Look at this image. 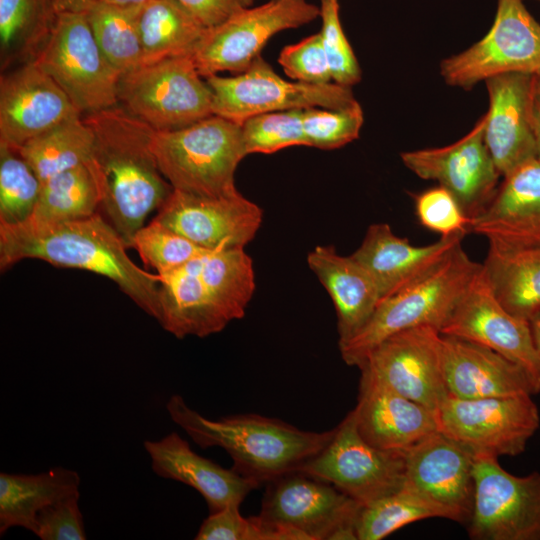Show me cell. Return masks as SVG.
Instances as JSON below:
<instances>
[{
    "instance_id": "1",
    "label": "cell",
    "mask_w": 540,
    "mask_h": 540,
    "mask_svg": "<svg viewBox=\"0 0 540 540\" xmlns=\"http://www.w3.org/2000/svg\"><path fill=\"white\" fill-rule=\"evenodd\" d=\"M83 120L93 134L87 166L97 186L99 207L130 248L147 216L173 190L152 151L155 130L118 106L87 114Z\"/></svg>"
},
{
    "instance_id": "2",
    "label": "cell",
    "mask_w": 540,
    "mask_h": 540,
    "mask_svg": "<svg viewBox=\"0 0 540 540\" xmlns=\"http://www.w3.org/2000/svg\"><path fill=\"white\" fill-rule=\"evenodd\" d=\"M122 237L101 214L62 223L0 224L2 271L24 259L76 268L104 276L157 320L159 279L138 267L127 255Z\"/></svg>"
},
{
    "instance_id": "3",
    "label": "cell",
    "mask_w": 540,
    "mask_h": 540,
    "mask_svg": "<svg viewBox=\"0 0 540 540\" xmlns=\"http://www.w3.org/2000/svg\"><path fill=\"white\" fill-rule=\"evenodd\" d=\"M172 421L201 448L220 447L233 460V470L259 485L293 471L319 453L334 429L300 430L280 419L256 414L208 419L175 394L166 404Z\"/></svg>"
},
{
    "instance_id": "4",
    "label": "cell",
    "mask_w": 540,
    "mask_h": 540,
    "mask_svg": "<svg viewBox=\"0 0 540 540\" xmlns=\"http://www.w3.org/2000/svg\"><path fill=\"white\" fill-rule=\"evenodd\" d=\"M462 244L427 273L379 302L365 325L339 345L343 361L359 366L380 342L398 332L421 326L439 331L480 269Z\"/></svg>"
},
{
    "instance_id": "5",
    "label": "cell",
    "mask_w": 540,
    "mask_h": 540,
    "mask_svg": "<svg viewBox=\"0 0 540 540\" xmlns=\"http://www.w3.org/2000/svg\"><path fill=\"white\" fill-rule=\"evenodd\" d=\"M151 147L174 190L202 196L238 191L235 171L248 155L241 124L211 115L177 130L155 131Z\"/></svg>"
},
{
    "instance_id": "6",
    "label": "cell",
    "mask_w": 540,
    "mask_h": 540,
    "mask_svg": "<svg viewBox=\"0 0 540 540\" xmlns=\"http://www.w3.org/2000/svg\"><path fill=\"white\" fill-rule=\"evenodd\" d=\"M66 92L81 113L119 102L120 75L99 48L84 12H59L32 59Z\"/></svg>"
},
{
    "instance_id": "7",
    "label": "cell",
    "mask_w": 540,
    "mask_h": 540,
    "mask_svg": "<svg viewBox=\"0 0 540 540\" xmlns=\"http://www.w3.org/2000/svg\"><path fill=\"white\" fill-rule=\"evenodd\" d=\"M123 107L155 131L189 126L212 114V91L189 56L142 65L119 79Z\"/></svg>"
},
{
    "instance_id": "8",
    "label": "cell",
    "mask_w": 540,
    "mask_h": 540,
    "mask_svg": "<svg viewBox=\"0 0 540 540\" xmlns=\"http://www.w3.org/2000/svg\"><path fill=\"white\" fill-rule=\"evenodd\" d=\"M435 414L438 430L474 456H517L540 426L531 394L473 399L447 395Z\"/></svg>"
},
{
    "instance_id": "9",
    "label": "cell",
    "mask_w": 540,
    "mask_h": 540,
    "mask_svg": "<svg viewBox=\"0 0 540 540\" xmlns=\"http://www.w3.org/2000/svg\"><path fill=\"white\" fill-rule=\"evenodd\" d=\"M523 1L497 0L488 33L441 61L440 75L447 85L469 90L497 75L540 71V23Z\"/></svg>"
},
{
    "instance_id": "10",
    "label": "cell",
    "mask_w": 540,
    "mask_h": 540,
    "mask_svg": "<svg viewBox=\"0 0 540 540\" xmlns=\"http://www.w3.org/2000/svg\"><path fill=\"white\" fill-rule=\"evenodd\" d=\"M317 17L320 6L307 0H268L206 29L190 58L204 78L225 71L238 74L260 56L275 34L308 24Z\"/></svg>"
},
{
    "instance_id": "11",
    "label": "cell",
    "mask_w": 540,
    "mask_h": 540,
    "mask_svg": "<svg viewBox=\"0 0 540 540\" xmlns=\"http://www.w3.org/2000/svg\"><path fill=\"white\" fill-rule=\"evenodd\" d=\"M212 91V114L242 124L269 112L311 107L342 108L355 103L351 88L288 81L278 75L261 55L243 72L205 78Z\"/></svg>"
},
{
    "instance_id": "12",
    "label": "cell",
    "mask_w": 540,
    "mask_h": 540,
    "mask_svg": "<svg viewBox=\"0 0 540 540\" xmlns=\"http://www.w3.org/2000/svg\"><path fill=\"white\" fill-rule=\"evenodd\" d=\"M259 517L304 540H358L362 505L332 484L301 471L267 483Z\"/></svg>"
},
{
    "instance_id": "13",
    "label": "cell",
    "mask_w": 540,
    "mask_h": 540,
    "mask_svg": "<svg viewBox=\"0 0 540 540\" xmlns=\"http://www.w3.org/2000/svg\"><path fill=\"white\" fill-rule=\"evenodd\" d=\"M473 540H540V472L516 476L497 457L474 458Z\"/></svg>"
},
{
    "instance_id": "14",
    "label": "cell",
    "mask_w": 540,
    "mask_h": 540,
    "mask_svg": "<svg viewBox=\"0 0 540 540\" xmlns=\"http://www.w3.org/2000/svg\"><path fill=\"white\" fill-rule=\"evenodd\" d=\"M299 471L332 484L362 506L395 492L405 482L403 452L368 443L357 429L353 411Z\"/></svg>"
},
{
    "instance_id": "15",
    "label": "cell",
    "mask_w": 540,
    "mask_h": 540,
    "mask_svg": "<svg viewBox=\"0 0 540 540\" xmlns=\"http://www.w3.org/2000/svg\"><path fill=\"white\" fill-rule=\"evenodd\" d=\"M486 116L458 141L443 147L405 151L406 168L447 189L470 220L488 206L501 176L484 140Z\"/></svg>"
},
{
    "instance_id": "16",
    "label": "cell",
    "mask_w": 540,
    "mask_h": 540,
    "mask_svg": "<svg viewBox=\"0 0 540 540\" xmlns=\"http://www.w3.org/2000/svg\"><path fill=\"white\" fill-rule=\"evenodd\" d=\"M358 368L434 412L448 395L442 371V334L431 326L389 336Z\"/></svg>"
},
{
    "instance_id": "17",
    "label": "cell",
    "mask_w": 540,
    "mask_h": 540,
    "mask_svg": "<svg viewBox=\"0 0 540 540\" xmlns=\"http://www.w3.org/2000/svg\"><path fill=\"white\" fill-rule=\"evenodd\" d=\"M440 333L483 345L517 363L531 375L540 392V357L530 322L503 307L495 297L482 265Z\"/></svg>"
},
{
    "instance_id": "18",
    "label": "cell",
    "mask_w": 540,
    "mask_h": 540,
    "mask_svg": "<svg viewBox=\"0 0 540 540\" xmlns=\"http://www.w3.org/2000/svg\"><path fill=\"white\" fill-rule=\"evenodd\" d=\"M262 219V209L239 191L202 196L174 189L154 218L208 251L245 248Z\"/></svg>"
},
{
    "instance_id": "19",
    "label": "cell",
    "mask_w": 540,
    "mask_h": 540,
    "mask_svg": "<svg viewBox=\"0 0 540 540\" xmlns=\"http://www.w3.org/2000/svg\"><path fill=\"white\" fill-rule=\"evenodd\" d=\"M81 115L66 92L34 60L1 76V144L18 149L34 137Z\"/></svg>"
},
{
    "instance_id": "20",
    "label": "cell",
    "mask_w": 540,
    "mask_h": 540,
    "mask_svg": "<svg viewBox=\"0 0 540 540\" xmlns=\"http://www.w3.org/2000/svg\"><path fill=\"white\" fill-rule=\"evenodd\" d=\"M489 96L484 140L500 175L537 158L532 122L535 74L507 73L484 81Z\"/></svg>"
},
{
    "instance_id": "21",
    "label": "cell",
    "mask_w": 540,
    "mask_h": 540,
    "mask_svg": "<svg viewBox=\"0 0 540 540\" xmlns=\"http://www.w3.org/2000/svg\"><path fill=\"white\" fill-rule=\"evenodd\" d=\"M405 482L467 524L474 497V458L463 445L437 431L403 451Z\"/></svg>"
},
{
    "instance_id": "22",
    "label": "cell",
    "mask_w": 540,
    "mask_h": 540,
    "mask_svg": "<svg viewBox=\"0 0 540 540\" xmlns=\"http://www.w3.org/2000/svg\"><path fill=\"white\" fill-rule=\"evenodd\" d=\"M442 371L448 395L463 398L539 393L517 363L483 345L442 334Z\"/></svg>"
},
{
    "instance_id": "23",
    "label": "cell",
    "mask_w": 540,
    "mask_h": 540,
    "mask_svg": "<svg viewBox=\"0 0 540 540\" xmlns=\"http://www.w3.org/2000/svg\"><path fill=\"white\" fill-rule=\"evenodd\" d=\"M352 411L361 436L384 450L403 452L439 431L434 411L364 372H361L357 405Z\"/></svg>"
},
{
    "instance_id": "24",
    "label": "cell",
    "mask_w": 540,
    "mask_h": 540,
    "mask_svg": "<svg viewBox=\"0 0 540 540\" xmlns=\"http://www.w3.org/2000/svg\"><path fill=\"white\" fill-rule=\"evenodd\" d=\"M503 178L488 206L470 220L468 233L505 247L540 246V160L531 159Z\"/></svg>"
},
{
    "instance_id": "25",
    "label": "cell",
    "mask_w": 540,
    "mask_h": 540,
    "mask_svg": "<svg viewBox=\"0 0 540 540\" xmlns=\"http://www.w3.org/2000/svg\"><path fill=\"white\" fill-rule=\"evenodd\" d=\"M466 234L459 232L416 246L397 236L389 224L374 223L351 256L370 274L382 301L436 266L462 244Z\"/></svg>"
},
{
    "instance_id": "26",
    "label": "cell",
    "mask_w": 540,
    "mask_h": 540,
    "mask_svg": "<svg viewBox=\"0 0 540 540\" xmlns=\"http://www.w3.org/2000/svg\"><path fill=\"white\" fill-rule=\"evenodd\" d=\"M144 448L156 475L197 490L206 500L210 513L231 504L240 505L250 491L260 486L235 470L196 454L175 432L157 441L146 440Z\"/></svg>"
},
{
    "instance_id": "27",
    "label": "cell",
    "mask_w": 540,
    "mask_h": 540,
    "mask_svg": "<svg viewBox=\"0 0 540 540\" xmlns=\"http://www.w3.org/2000/svg\"><path fill=\"white\" fill-rule=\"evenodd\" d=\"M197 257L175 270L157 274V321L164 330L178 339L186 336L203 338L222 331L231 322L202 280L197 268Z\"/></svg>"
},
{
    "instance_id": "28",
    "label": "cell",
    "mask_w": 540,
    "mask_h": 540,
    "mask_svg": "<svg viewBox=\"0 0 540 540\" xmlns=\"http://www.w3.org/2000/svg\"><path fill=\"white\" fill-rule=\"evenodd\" d=\"M310 269L330 295L337 314L338 345L353 337L380 302L375 282L351 255L342 256L333 245L316 246L307 256Z\"/></svg>"
},
{
    "instance_id": "29",
    "label": "cell",
    "mask_w": 540,
    "mask_h": 540,
    "mask_svg": "<svg viewBox=\"0 0 540 540\" xmlns=\"http://www.w3.org/2000/svg\"><path fill=\"white\" fill-rule=\"evenodd\" d=\"M481 265L495 297L511 314L530 321L540 311V246L489 243Z\"/></svg>"
},
{
    "instance_id": "30",
    "label": "cell",
    "mask_w": 540,
    "mask_h": 540,
    "mask_svg": "<svg viewBox=\"0 0 540 540\" xmlns=\"http://www.w3.org/2000/svg\"><path fill=\"white\" fill-rule=\"evenodd\" d=\"M76 471L54 467L38 474L0 473V534L12 527L34 530L37 514L56 501L79 493Z\"/></svg>"
},
{
    "instance_id": "31",
    "label": "cell",
    "mask_w": 540,
    "mask_h": 540,
    "mask_svg": "<svg viewBox=\"0 0 540 540\" xmlns=\"http://www.w3.org/2000/svg\"><path fill=\"white\" fill-rule=\"evenodd\" d=\"M137 21L142 65L171 57H190L206 30L175 0L147 1L139 6Z\"/></svg>"
},
{
    "instance_id": "32",
    "label": "cell",
    "mask_w": 540,
    "mask_h": 540,
    "mask_svg": "<svg viewBox=\"0 0 540 540\" xmlns=\"http://www.w3.org/2000/svg\"><path fill=\"white\" fill-rule=\"evenodd\" d=\"M57 12L55 0H0L1 67L32 60Z\"/></svg>"
},
{
    "instance_id": "33",
    "label": "cell",
    "mask_w": 540,
    "mask_h": 540,
    "mask_svg": "<svg viewBox=\"0 0 540 540\" xmlns=\"http://www.w3.org/2000/svg\"><path fill=\"white\" fill-rule=\"evenodd\" d=\"M429 518L455 521L453 513L407 482L395 492L362 507L358 540H382L402 527Z\"/></svg>"
},
{
    "instance_id": "34",
    "label": "cell",
    "mask_w": 540,
    "mask_h": 540,
    "mask_svg": "<svg viewBox=\"0 0 540 540\" xmlns=\"http://www.w3.org/2000/svg\"><path fill=\"white\" fill-rule=\"evenodd\" d=\"M92 145V131L80 117L34 137L16 150L43 183L54 175L87 164Z\"/></svg>"
},
{
    "instance_id": "35",
    "label": "cell",
    "mask_w": 540,
    "mask_h": 540,
    "mask_svg": "<svg viewBox=\"0 0 540 540\" xmlns=\"http://www.w3.org/2000/svg\"><path fill=\"white\" fill-rule=\"evenodd\" d=\"M196 263L202 280L230 319L243 318L255 291L253 261L245 249L205 251Z\"/></svg>"
},
{
    "instance_id": "36",
    "label": "cell",
    "mask_w": 540,
    "mask_h": 540,
    "mask_svg": "<svg viewBox=\"0 0 540 540\" xmlns=\"http://www.w3.org/2000/svg\"><path fill=\"white\" fill-rule=\"evenodd\" d=\"M138 10L98 1L84 12L99 48L120 77L142 65Z\"/></svg>"
},
{
    "instance_id": "37",
    "label": "cell",
    "mask_w": 540,
    "mask_h": 540,
    "mask_svg": "<svg viewBox=\"0 0 540 540\" xmlns=\"http://www.w3.org/2000/svg\"><path fill=\"white\" fill-rule=\"evenodd\" d=\"M98 207L95 180L87 164H83L41 184L39 198L28 220L37 224L62 223L89 217Z\"/></svg>"
},
{
    "instance_id": "38",
    "label": "cell",
    "mask_w": 540,
    "mask_h": 540,
    "mask_svg": "<svg viewBox=\"0 0 540 540\" xmlns=\"http://www.w3.org/2000/svg\"><path fill=\"white\" fill-rule=\"evenodd\" d=\"M41 184L18 151L0 143V224L16 225L28 220Z\"/></svg>"
},
{
    "instance_id": "39",
    "label": "cell",
    "mask_w": 540,
    "mask_h": 540,
    "mask_svg": "<svg viewBox=\"0 0 540 540\" xmlns=\"http://www.w3.org/2000/svg\"><path fill=\"white\" fill-rule=\"evenodd\" d=\"M132 247L144 264L155 269L158 275L182 267L208 251L154 219L136 232Z\"/></svg>"
},
{
    "instance_id": "40",
    "label": "cell",
    "mask_w": 540,
    "mask_h": 540,
    "mask_svg": "<svg viewBox=\"0 0 540 540\" xmlns=\"http://www.w3.org/2000/svg\"><path fill=\"white\" fill-rule=\"evenodd\" d=\"M303 110L275 111L246 119L241 126L247 154H271L291 146H306Z\"/></svg>"
},
{
    "instance_id": "41",
    "label": "cell",
    "mask_w": 540,
    "mask_h": 540,
    "mask_svg": "<svg viewBox=\"0 0 540 540\" xmlns=\"http://www.w3.org/2000/svg\"><path fill=\"white\" fill-rule=\"evenodd\" d=\"M302 122L306 146L331 150L359 137L364 115L360 104L356 101L342 108L304 109Z\"/></svg>"
},
{
    "instance_id": "42",
    "label": "cell",
    "mask_w": 540,
    "mask_h": 540,
    "mask_svg": "<svg viewBox=\"0 0 540 540\" xmlns=\"http://www.w3.org/2000/svg\"><path fill=\"white\" fill-rule=\"evenodd\" d=\"M240 505L231 504L210 513L202 522L196 540H303L285 527L269 523L259 516L245 518Z\"/></svg>"
},
{
    "instance_id": "43",
    "label": "cell",
    "mask_w": 540,
    "mask_h": 540,
    "mask_svg": "<svg viewBox=\"0 0 540 540\" xmlns=\"http://www.w3.org/2000/svg\"><path fill=\"white\" fill-rule=\"evenodd\" d=\"M321 38L332 81L350 87L361 80V69L341 25L338 0H320Z\"/></svg>"
},
{
    "instance_id": "44",
    "label": "cell",
    "mask_w": 540,
    "mask_h": 540,
    "mask_svg": "<svg viewBox=\"0 0 540 540\" xmlns=\"http://www.w3.org/2000/svg\"><path fill=\"white\" fill-rule=\"evenodd\" d=\"M415 211L421 225L441 237L468 233L470 218L456 198L442 186L418 194L415 197Z\"/></svg>"
},
{
    "instance_id": "45",
    "label": "cell",
    "mask_w": 540,
    "mask_h": 540,
    "mask_svg": "<svg viewBox=\"0 0 540 540\" xmlns=\"http://www.w3.org/2000/svg\"><path fill=\"white\" fill-rule=\"evenodd\" d=\"M278 62L294 81L308 84L333 82L320 32L285 46L279 54Z\"/></svg>"
},
{
    "instance_id": "46",
    "label": "cell",
    "mask_w": 540,
    "mask_h": 540,
    "mask_svg": "<svg viewBox=\"0 0 540 540\" xmlns=\"http://www.w3.org/2000/svg\"><path fill=\"white\" fill-rule=\"evenodd\" d=\"M79 493L42 509L36 516L33 533L42 540H85Z\"/></svg>"
},
{
    "instance_id": "47",
    "label": "cell",
    "mask_w": 540,
    "mask_h": 540,
    "mask_svg": "<svg viewBox=\"0 0 540 540\" xmlns=\"http://www.w3.org/2000/svg\"><path fill=\"white\" fill-rule=\"evenodd\" d=\"M205 29L213 28L237 12L252 6L254 0H175Z\"/></svg>"
},
{
    "instance_id": "48",
    "label": "cell",
    "mask_w": 540,
    "mask_h": 540,
    "mask_svg": "<svg viewBox=\"0 0 540 540\" xmlns=\"http://www.w3.org/2000/svg\"><path fill=\"white\" fill-rule=\"evenodd\" d=\"M532 122L537 147V158L540 160V80L535 74L532 96Z\"/></svg>"
},
{
    "instance_id": "49",
    "label": "cell",
    "mask_w": 540,
    "mask_h": 540,
    "mask_svg": "<svg viewBox=\"0 0 540 540\" xmlns=\"http://www.w3.org/2000/svg\"><path fill=\"white\" fill-rule=\"evenodd\" d=\"M99 0H55L56 12H86Z\"/></svg>"
},
{
    "instance_id": "50",
    "label": "cell",
    "mask_w": 540,
    "mask_h": 540,
    "mask_svg": "<svg viewBox=\"0 0 540 540\" xmlns=\"http://www.w3.org/2000/svg\"><path fill=\"white\" fill-rule=\"evenodd\" d=\"M534 344L540 357V311L530 319Z\"/></svg>"
},
{
    "instance_id": "51",
    "label": "cell",
    "mask_w": 540,
    "mask_h": 540,
    "mask_svg": "<svg viewBox=\"0 0 540 540\" xmlns=\"http://www.w3.org/2000/svg\"><path fill=\"white\" fill-rule=\"evenodd\" d=\"M120 6H140L149 0H99Z\"/></svg>"
},
{
    "instance_id": "52",
    "label": "cell",
    "mask_w": 540,
    "mask_h": 540,
    "mask_svg": "<svg viewBox=\"0 0 540 540\" xmlns=\"http://www.w3.org/2000/svg\"><path fill=\"white\" fill-rule=\"evenodd\" d=\"M537 76H538V78H539V80H540V71L537 73Z\"/></svg>"
},
{
    "instance_id": "53",
    "label": "cell",
    "mask_w": 540,
    "mask_h": 540,
    "mask_svg": "<svg viewBox=\"0 0 540 540\" xmlns=\"http://www.w3.org/2000/svg\"><path fill=\"white\" fill-rule=\"evenodd\" d=\"M536 1L540 2V0H536Z\"/></svg>"
}]
</instances>
